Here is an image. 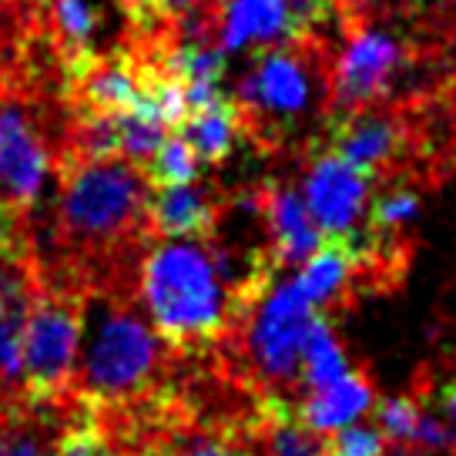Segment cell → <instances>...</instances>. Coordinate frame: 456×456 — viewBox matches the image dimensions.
<instances>
[{"mask_svg":"<svg viewBox=\"0 0 456 456\" xmlns=\"http://www.w3.org/2000/svg\"><path fill=\"white\" fill-rule=\"evenodd\" d=\"M61 406L64 399L54 406H0V456H51Z\"/></svg>","mask_w":456,"mask_h":456,"instance_id":"cell-18","label":"cell"},{"mask_svg":"<svg viewBox=\"0 0 456 456\" xmlns=\"http://www.w3.org/2000/svg\"><path fill=\"white\" fill-rule=\"evenodd\" d=\"M258 218L269 228V252L275 265H302L322 242V232L296 188L269 185L258 191Z\"/></svg>","mask_w":456,"mask_h":456,"instance_id":"cell-12","label":"cell"},{"mask_svg":"<svg viewBox=\"0 0 456 456\" xmlns=\"http://www.w3.org/2000/svg\"><path fill=\"white\" fill-rule=\"evenodd\" d=\"M389 456H416V453H406V450H393Z\"/></svg>","mask_w":456,"mask_h":456,"instance_id":"cell-29","label":"cell"},{"mask_svg":"<svg viewBox=\"0 0 456 456\" xmlns=\"http://www.w3.org/2000/svg\"><path fill=\"white\" fill-rule=\"evenodd\" d=\"M0 252H28L24 248V218L0 199Z\"/></svg>","mask_w":456,"mask_h":456,"instance_id":"cell-25","label":"cell"},{"mask_svg":"<svg viewBox=\"0 0 456 456\" xmlns=\"http://www.w3.org/2000/svg\"><path fill=\"white\" fill-rule=\"evenodd\" d=\"M346 370L349 366L342 356V346L336 342V332L329 329L326 319L315 315L309 336H305V346H302V383L313 389V386H322L342 376Z\"/></svg>","mask_w":456,"mask_h":456,"instance_id":"cell-19","label":"cell"},{"mask_svg":"<svg viewBox=\"0 0 456 456\" xmlns=\"http://www.w3.org/2000/svg\"><path fill=\"white\" fill-rule=\"evenodd\" d=\"M406 61V47L393 30L359 24L342 44L332 68V114L372 108Z\"/></svg>","mask_w":456,"mask_h":456,"instance_id":"cell-7","label":"cell"},{"mask_svg":"<svg viewBox=\"0 0 456 456\" xmlns=\"http://www.w3.org/2000/svg\"><path fill=\"white\" fill-rule=\"evenodd\" d=\"M370 175H362L356 165H349L336 151H326L309 165L299 195L322 232V239L356 235L359 218L366 215V205H370Z\"/></svg>","mask_w":456,"mask_h":456,"instance_id":"cell-8","label":"cell"},{"mask_svg":"<svg viewBox=\"0 0 456 456\" xmlns=\"http://www.w3.org/2000/svg\"><path fill=\"white\" fill-rule=\"evenodd\" d=\"M419 419H423V410L406 396H389L376 406V423L383 429V436L396 443H416Z\"/></svg>","mask_w":456,"mask_h":456,"instance_id":"cell-21","label":"cell"},{"mask_svg":"<svg viewBox=\"0 0 456 456\" xmlns=\"http://www.w3.org/2000/svg\"><path fill=\"white\" fill-rule=\"evenodd\" d=\"M37 275L28 252H0V406L24 403L20 396V336Z\"/></svg>","mask_w":456,"mask_h":456,"instance_id":"cell-9","label":"cell"},{"mask_svg":"<svg viewBox=\"0 0 456 456\" xmlns=\"http://www.w3.org/2000/svg\"><path fill=\"white\" fill-rule=\"evenodd\" d=\"M218 225V201L205 185H151L148 232L151 239H212Z\"/></svg>","mask_w":456,"mask_h":456,"instance_id":"cell-11","label":"cell"},{"mask_svg":"<svg viewBox=\"0 0 456 456\" xmlns=\"http://www.w3.org/2000/svg\"><path fill=\"white\" fill-rule=\"evenodd\" d=\"M336 4H346L353 14H376V11H383L386 4H393V0H336Z\"/></svg>","mask_w":456,"mask_h":456,"instance_id":"cell-27","label":"cell"},{"mask_svg":"<svg viewBox=\"0 0 456 456\" xmlns=\"http://www.w3.org/2000/svg\"><path fill=\"white\" fill-rule=\"evenodd\" d=\"M372 406V386L359 372H342L336 379L322 386H313V393L302 399L299 416L315 429V433H336L339 427L356 423L359 416H366Z\"/></svg>","mask_w":456,"mask_h":456,"instance_id":"cell-15","label":"cell"},{"mask_svg":"<svg viewBox=\"0 0 456 456\" xmlns=\"http://www.w3.org/2000/svg\"><path fill=\"white\" fill-rule=\"evenodd\" d=\"M329 456H386V436L370 427H339L332 433V440H326Z\"/></svg>","mask_w":456,"mask_h":456,"instance_id":"cell-23","label":"cell"},{"mask_svg":"<svg viewBox=\"0 0 456 456\" xmlns=\"http://www.w3.org/2000/svg\"><path fill=\"white\" fill-rule=\"evenodd\" d=\"M165 456H258V453L242 446V443H235L232 436H199V440L178 446L175 453L165 450Z\"/></svg>","mask_w":456,"mask_h":456,"instance_id":"cell-24","label":"cell"},{"mask_svg":"<svg viewBox=\"0 0 456 456\" xmlns=\"http://www.w3.org/2000/svg\"><path fill=\"white\" fill-rule=\"evenodd\" d=\"M168 346L128 289H85L74 393L101 410L155 396L165 379Z\"/></svg>","mask_w":456,"mask_h":456,"instance_id":"cell-1","label":"cell"},{"mask_svg":"<svg viewBox=\"0 0 456 456\" xmlns=\"http://www.w3.org/2000/svg\"><path fill=\"white\" fill-rule=\"evenodd\" d=\"M134 299L175 353L212 346L232 326V292L205 239H161L142 248Z\"/></svg>","mask_w":456,"mask_h":456,"instance_id":"cell-2","label":"cell"},{"mask_svg":"<svg viewBox=\"0 0 456 456\" xmlns=\"http://www.w3.org/2000/svg\"><path fill=\"white\" fill-rule=\"evenodd\" d=\"M212 41L225 54L299 41L289 17V0H212Z\"/></svg>","mask_w":456,"mask_h":456,"instance_id":"cell-10","label":"cell"},{"mask_svg":"<svg viewBox=\"0 0 456 456\" xmlns=\"http://www.w3.org/2000/svg\"><path fill=\"white\" fill-rule=\"evenodd\" d=\"M68 101L28 87H0V199L20 218L47 199L64 155Z\"/></svg>","mask_w":456,"mask_h":456,"instance_id":"cell-3","label":"cell"},{"mask_svg":"<svg viewBox=\"0 0 456 456\" xmlns=\"http://www.w3.org/2000/svg\"><path fill=\"white\" fill-rule=\"evenodd\" d=\"M108 456H165V453H155V450H114Z\"/></svg>","mask_w":456,"mask_h":456,"instance_id":"cell-28","label":"cell"},{"mask_svg":"<svg viewBox=\"0 0 456 456\" xmlns=\"http://www.w3.org/2000/svg\"><path fill=\"white\" fill-rule=\"evenodd\" d=\"M201 171L199 155L188 148L182 134H168L158 144V151L144 161V175L151 185H182V182H195Z\"/></svg>","mask_w":456,"mask_h":456,"instance_id":"cell-20","label":"cell"},{"mask_svg":"<svg viewBox=\"0 0 456 456\" xmlns=\"http://www.w3.org/2000/svg\"><path fill=\"white\" fill-rule=\"evenodd\" d=\"M399 142L403 134L396 121L379 111L359 108V111L332 114V151L370 178H376L399 155Z\"/></svg>","mask_w":456,"mask_h":456,"instance_id":"cell-13","label":"cell"},{"mask_svg":"<svg viewBox=\"0 0 456 456\" xmlns=\"http://www.w3.org/2000/svg\"><path fill=\"white\" fill-rule=\"evenodd\" d=\"M372 235L370 239H356V235H342V239H322L313 256L302 262L296 285L309 299L313 309H326L332 302L346 296V289L359 272L362 258L370 256Z\"/></svg>","mask_w":456,"mask_h":456,"instance_id":"cell-14","label":"cell"},{"mask_svg":"<svg viewBox=\"0 0 456 456\" xmlns=\"http://www.w3.org/2000/svg\"><path fill=\"white\" fill-rule=\"evenodd\" d=\"M419 212V199L410 188H393L372 201V232H393V228L413 222Z\"/></svg>","mask_w":456,"mask_h":456,"instance_id":"cell-22","label":"cell"},{"mask_svg":"<svg viewBox=\"0 0 456 456\" xmlns=\"http://www.w3.org/2000/svg\"><path fill=\"white\" fill-rule=\"evenodd\" d=\"M436 406H440L443 413V423L456 433V379L436 386Z\"/></svg>","mask_w":456,"mask_h":456,"instance_id":"cell-26","label":"cell"},{"mask_svg":"<svg viewBox=\"0 0 456 456\" xmlns=\"http://www.w3.org/2000/svg\"><path fill=\"white\" fill-rule=\"evenodd\" d=\"M262 456H329L326 436L315 433L299 410L282 396H265L258 406Z\"/></svg>","mask_w":456,"mask_h":456,"instance_id":"cell-17","label":"cell"},{"mask_svg":"<svg viewBox=\"0 0 456 456\" xmlns=\"http://www.w3.org/2000/svg\"><path fill=\"white\" fill-rule=\"evenodd\" d=\"M319 94V68L305 47L282 41L262 47L248 74L239 81V108L242 118H256L265 125H292L313 111Z\"/></svg>","mask_w":456,"mask_h":456,"instance_id":"cell-6","label":"cell"},{"mask_svg":"<svg viewBox=\"0 0 456 456\" xmlns=\"http://www.w3.org/2000/svg\"><path fill=\"white\" fill-rule=\"evenodd\" d=\"M85 292L37 282L20 336V396L30 406H54L74 393Z\"/></svg>","mask_w":456,"mask_h":456,"instance_id":"cell-4","label":"cell"},{"mask_svg":"<svg viewBox=\"0 0 456 456\" xmlns=\"http://www.w3.org/2000/svg\"><path fill=\"white\" fill-rule=\"evenodd\" d=\"M313 319L315 309L296 279H282L265 285L232 326H245V353L258 376L272 386H289L302 379V346Z\"/></svg>","mask_w":456,"mask_h":456,"instance_id":"cell-5","label":"cell"},{"mask_svg":"<svg viewBox=\"0 0 456 456\" xmlns=\"http://www.w3.org/2000/svg\"><path fill=\"white\" fill-rule=\"evenodd\" d=\"M175 128L188 142V148L199 155L201 165H218L232 155V148L239 142V131L245 128V118L242 108L222 94L212 104H201L195 111H188Z\"/></svg>","mask_w":456,"mask_h":456,"instance_id":"cell-16","label":"cell"}]
</instances>
